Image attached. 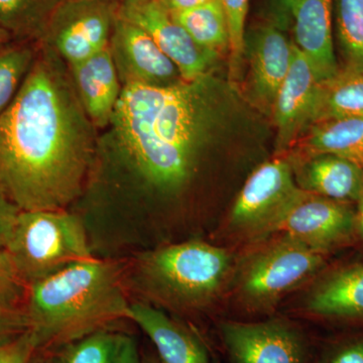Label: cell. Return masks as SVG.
Instances as JSON below:
<instances>
[{
  "instance_id": "cell-1",
  "label": "cell",
  "mask_w": 363,
  "mask_h": 363,
  "mask_svg": "<svg viewBox=\"0 0 363 363\" xmlns=\"http://www.w3.org/2000/svg\"><path fill=\"white\" fill-rule=\"evenodd\" d=\"M94 128L54 51L40 45L0 116V190L21 211L66 210L87 185Z\"/></svg>"
},
{
  "instance_id": "cell-2",
  "label": "cell",
  "mask_w": 363,
  "mask_h": 363,
  "mask_svg": "<svg viewBox=\"0 0 363 363\" xmlns=\"http://www.w3.org/2000/svg\"><path fill=\"white\" fill-rule=\"evenodd\" d=\"M220 95L210 73L169 87L123 85L111 123L136 181L169 195L188 185L218 124Z\"/></svg>"
},
{
  "instance_id": "cell-3",
  "label": "cell",
  "mask_w": 363,
  "mask_h": 363,
  "mask_svg": "<svg viewBox=\"0 0 363 363\" xmlns=\"http://www.w3.org/2000/svg\"><path fill=\"white\" fill-rule=\"evenodd\" d=\"M125 262L92 257L28 286L25 311L37 353L126 319Z\"/></svg>"
},
{
  "instance_id": "cell-4",
  "label": "cell",
  "mask_w": 363,
  "mask_h": 363,
  "mask_svg": "<svg viewBox=\"0 0 363 363\" xmlns=\"http://www.w3.org/2000/svg\"><path fill=\"white\" fill-rule=\"evenodd\" d=\"M131 255L124 267L126 290L179 309L211 302L231 262L225 250L202 240L159 245Z\"/></svg>"
},
{
  "instance_id": "cell-5",
  "label": "cell",
  "mask_w": 363,
  "mask_h": 363,
  "mask_svg": "<svg viewBox=\"0 0 363 363\" xmlns=\"http://www.w3.org/2000/svg\"><path fill=\"white\" fill-rule=\"evenodd\" d=\"M6 250L28 286L94 257L84 222L66 210L21 211Z\"/></svg>"
},
{
  "instance_id": "cell-6",
  "label": "cell",
  "mask_w": 363,
  "mask_h": 363,
  "mask_svg": "<svg viewBox=\"0 0 363 363\" xmlns=\"http://www.w3.org/2000/svg\"><path fill=\"white\" fill-rule=\"evenodd\" d=\"M118 0H66L52 16L39 45L55 50L69 66L111 44Z\"/></svg>"
},
{
  "instance_id": "cell-7",
  "label": "cell",
  "mask_w": 363,
  "mask_h": 363,
  "mask_svg": "<svg viewBox=\"0 0 363 363\" xmlns=\"http://www.w3.org/2000/svg\"><path fill=\"white\" fill-rule=\"evenodd\" d=\"M323 264L324 252L284 236L250 262L241 279V294L248 304L267 307L309 279Z\"/></svg>"
},
{
  "instance_id": "cell-8",
  "label": "cell",
  "mask_w": 363,
  "mask_h": 363,
  "mask_svg": "<svg viewBox=\"0 0 363 363\" xmlns=\"http://www.w3.org/2000/svg\"><path fill=\"white\" fill-rule=\"evenodd\" d=\"M303 191L294 176L291 161L276 159L264 162L253 172L236 198L229 223L236 230L269 233Z\"/></svg>"
},
{
  "instance_id": "cell-9",
  "label": "cell",
  "mask_w": 363,
  "mask_h": 363,
  "mask_svg": "<svg viewBox=\"0 0 363 363\" xmlns=\"http://www.w3.org/2000/svg\"><path fill=\"white\" fill-rule=\"evenodd\" d=\"M219 334L231 363H309V342L283 320L224 321Z\"/></svg>"
},
{
  "instance_id": "cell-10",
  "label": "cell",
  "mask_w": 363,
  "mask_h": 363,
  "mask_svg": "<svg viewBox=\"0 0 363 363\" xmlns=\"http://www.w3.org/2000/svg\"><path fill=\"white\" fill-rule=\"evenodd\" d=\"M118 16L149 33L178 67L184 81L210 73L219 54L198 45L159 0H121Z\"/></svg>"
},
{
  "instance_id": "cell-11",
  "label": "cell",
  "mask_w": 363,
  "mask_h": 363,
  "mask_svg": "<svg viewBox=\"0 0 363 363\" xmlns=\"http://www.w3.org/2000/svg\"><path fill=\"white\" fill-rule=\"evenodd\" d=\"M355 215L347 203L303 191L271 231L324 252L347 240L354 230Z\"/></svg>"
},
{
  "instance_id": "cell-12",
  "label": "cell",
  "mask_w": 363,
  "mask_h": 363,
  "mask_svg": "<svg viewBox=\"0 0 363 363\" xmlns=\"http://www.w3.org/2000/svg\"><path fill=\"white\" fill-rule=\"evenodd\" d=\"M121 82L169 87L183 82L178 67L149 33L117 13L109 44Z\"/></svg>"
},
{
  "instance_id": "cell-13",
  "label": "cell",
  "mask_w": 363,
  "mask_h": 363,
  "mask_svg": "<svg viewBox=\"0 0 363 363\" xmlns=\"http://www.w3.org/2000/svg\"><path fill=\"white\" fill-rule=\"evenodd\" d=\"M319 85L311 64L294 44L292 63L272 104L278 150L295 145L313 123Z\"/></svg>"
},
{
  "instance_id": "cell-14",
  "label": "cell",
  "mask_w": 363,
  "mask_h": 363,
  "mask_svg": "<svg viewBox=\"0 0 363 363\" xmlns=\"http://www.w3.org/2000/svg\"><path fill=\"white\" fill-rule=\"evenodd\" d=\"M293 45L274 26H262L253 33L250 49V95L269 113L292 63Z\"/></svg>"
},
{
  "instance_id": "cell-15",
  "label": "cell",
  "mask_w": 363,
  "mask_h": 363,
  "mask_svg": "<svg viewBox=\"0 0 363 363\" xmlns=\"http://www.w3.org/2000/svg\"><path fill=\"white\" fill-rule=\"evenodd\" d=\"M126 319L150 338L162 363H210L201 340L159 308L143 301H133Z\"/></svg>"
},
{
  "instance_id": "cell-16",
  "label": "cell",
  "mask_w": 363,
  "mask_h": 363,
  "mask_svg": "<svg viewBox=\"0 0 363 363\" xmlns=\"http://www.w3.org/2000/svg\"><path fill=\"white\" fill-rule=\"evenodd\" d=\"M74 86L95 128L111 123L123 86L109 47L70 66Z\"/></svg>"
},
{
  "instance_id": "cell-17",
  "label": "cell",
  "mask_w": 363,
  "mask_h": 363,
  "mask_svg": "<svg viewBox=\"0 0 363 363\" xmlns=\"http://www.w3.org/2000/svg\"><path fill=\"white\" fill-rule=\"evenodd\" d=\"M333 0H300L294 9V33L298 50L311 64L320 82L333 77L339 68L332 39Z\"/></svg>"
},
{
  "instance_id": "cell-18",
  "label": "cell",
  "mask_w": 363,
  "mask_h": 363,
  "mask_svg": "<svg viewBox=\"0 0 363 363\" xmlns=\"http://www.w3.org/2000/svg\"><path fill=\"white\" fill-rule=\"evenodd\" d=\"M305 161L297 178L298 187L335 201H359L363 193L362 167L334 155L310 156Z\"/></svg>"
},
{
  "instance_id": "cell-19",
  "label": "cell",
  "mask_w": 363,
  "mask_h": 363,
  "mask_svg": "<svg viewBox=\"0 0 363 363\" xmlns=\"http://www.w3.org/2000/svg\"><path fill=\"white\" fill-rule=\"evenodd\" d=\"M307 157L334 155L363 169V116L325 119L311 124L300 140Z\"/></svg>"
},
{
  "instance_id": "cell-20",
  "label": "cell",
  "mask_w": 363,
  "mask_h": 363,
  "mask_svg": "<svg viewBox=\"0 0 363 363\" xmlns=\"http://www.w3.org/2000/svg\"><path fill=\"white\" fill-rule=\"evenodd\" d=\"M307 307L322 317L363 318V264L346 267L325 279L313 290Z\"/></svg>"
},
{
  "instance_id": "cell-21",
  "label": "cell",
  "mask_w": 363,
  "mask_h": 363,
  "mask_svg": "<svg viewBox=\"0 0 363 363\" xmlns=\"http://www.w3.org/2000/svg\"><path fill=\"white\" fill-rule=\"evenodd\" d=\"M348 116H363V69L345 65L320 82L313 123Z\"/></svg>"
},
{
  "instance_id": "cell-22",
  "label": "cell",
  "mask_w": 363,
  "mask_h": 363,
  "mask_svg": "<svg viewBox=\"0 0 363 363\" xmlns=\"http://www.w3.org/2000/svg\"><path fill=\"white\" fill-rule=\"evenodd\" d=\"M66 0H0V28L14 40L40 44Z\"/></svg>"
},
{
  "instance_id": "cell-23",
  "label": "cell",
  "mask_w": 363,
  "mask_h": 363,
  "mask_svg": "<svg viewBox=\"0 0 363 363\" xmlns=\"http://www.w3.org/2000/svg\"><path fill=\"white\" fill-rule=\"evenodd\" d=\"M198 45L221 54L229 50V30L225 11L219 0L171 13Z\"/></svg>"
},
{
  "instance_id": "cell-24",
  "label": "cell",
  "mask_w": 363,
  "mask_h": 363,
  "mask_svg": "<svg viewBox=\"0 0 363 363\" xmlns=\"http://www.w3.org/2000/svg\"><path fill=\"white\" fill-rule=\"evenodd\" d=\"M123 334L104 328L45 351V363H116Z\"/></svg>"
},
{
  "instance_id": "cell-25",
  "label": "cell",
  "mask_w": 363,
  "mask_h": 363,
  "mask_svg": "<svg viewBox=\"0 0 363 363\" xmlns=\"http://www.w3.org/2000/svg\"><path fill=\"white\" fill-rule=\"evenodd\" d=\"M38 51L35 43L20 40L0 48V116L18 94Z\"/></svg>"
},
{
  "instance_id": "cell-26",
  "label": "cell",
  "mask_w": 363,
  "mask_h": 363,
  "mask_svg": "<svg viewBox=\"0 0 363 363\" xmlns=\"http://www.w3.org/2000/svg\"><path fill=\"white\" fill-rule=\"evenodd\" d=\"M335 13L345 65L363 69V0H335Z\"/></svg>"
},
{
  "instance_id": "cell-27",
  "label": "cell",
  "mask_w": 363,
  "mask_h": 363,
  "mask_svg": "<svg viewBox=\"0 0 363 363\" xmlns=\"http://www.w3.org/2000/svg\"><path fill=\"white\" fill-rule=\"evenodd\" d=\"M225 11L229 30L231 76L240 73L241 59L245 49V28L250 0H219Z\"/></svg>"
},
{
  "instance_id": "cell-28",
  "label": "cell",
  "mask_w": 363,
  "mask_h": 363,
  "mask_svg": "<svg viewBox=\"0 0 363 363\" xmlns=\"http://www.w3.org/2000/svg\"><path fill=\"white\" fill-rule=\"evenodd\" d=\"M28 286L21 281L6 250H0V307L23 310Z\"/></svg>"
},
{
  "instance_id": "cell-29",
  "label": "cell",
  "mask_w": 363,
  "mask_h": 363,
  "mask_svg": "<svg viewBox=\"0 0 363 363\" xmlns=\"http://www.w3.org/2000/svg\"><path fill=\"white\" fill-rule=\"evenodd\" d=\"M315 363H363V336L330 344Z\"/></svg>"
},
{
  "instance_id": "cell-30",
  "label": "cell",
  "mask_w": 363,
  "mask_h": 363,
  "mask_svg": "<svg viewBox=\"0 0 363 363\" xmlns=\"http://www.w3.org/2000/svg\"><path fill=\"white\" fill-rule=\"evenodd\" d=\"M28 331L30 324L23 310L0 307V347L18 340Z\"/></svg>"
},
{
  "instance_id": "cell-31",
  "label": "cell",
  "mask_w": 363,
  "mask_h": 363,
  "mask_svg": "<svg viewBox=\"0 0 363 363\" xmlns=\"http://www.w3.org/2000/svg\"><path fill=\"white\" fill-rule=\"evenodd\" d=\"M35 353V341L28 331L18 340L0 347V363H28Z\"/></svg>"
},
{
  "instance_id": "cell-32",
  "label": "cell",
  "mask_w": 363,
  "mask_h": 363,
  "mask_svg": "<svg viewBox=\"0 0 363 363\" xmlns=\"http://www.w3.org/2000/svg\"><path fill=\"white\" fill-rule=\"evenodd\" d=\"M21 210L0 190V250H6Z\"/></svg>"
},
{
  "instance_id": "cell-33",
  "label": "cell",
  "mask_w": 363,
  "mask_h": 363,
  "mask_svg": "<svg viewBox=\"0 0 363 363\" xmlns=\"http://www.w3.org/2000/svg\"><path fill=\"white\" fill-rule=\"evenodd\" d=\"M116 363H142L140 348L135 337L123 334Z\"/></svg>"
},
{
  "instance_id": "cell-34",
  "label": "cell",
  "mask_w": 363,
  "mask_h": 363,
  "mask_svg": "<svg viewBox=\"0 0 363 363\" xmlns=\"http://www.w3.org/2000/svg\"><path fill=\"white\" fill-rule=\"evenodd\" d=\"M159 1L169 13H174L201 6L209 0H159Z\"/></svg>"
},
{
  "instance_id": "cell-35",
  "label": "cell",
  "mask_w": 363,
  "mask_h": 363,
  "mask_svg": "<svg viewBox=\"0 0 363 363\" xmlns=\"http://www.w3.org/2000/svg\"><path fill=\"white\" fill-rule=\"evenodd\" d=\"M298 1L300 0H276L279 21H283L284 23V20H286L290 16H292L294 9Z\"/></svg>"
},
{
  "instance_id": "cell-36",
  "label": "cell",
  "mask_w": 363,
  "mask_h": 363,
  "mask_svg": "<svg viewBox=\"0 0 363 363\" xmlns=\"http://www.w3.org/2000/svg\"><path fill=\"white\" fill-rule=\"evenodd\" d=\"M13 40H14L13 37L6 30H4V28H0V48L9 45Z\"/></svg>"
},
{
  "instance_id": "cell-37",
  "label": "cell",
  "mask_w": 363,
  "mask_h": 363,
  "mask_svg": "<svg viewBox=\"0 0 363 363\" xmlns=\"http://www.w3.org/2000/svg\"><path fill=\"white\" fill-rule=\"evenodd\" d=\"M142 363H162L157 355H147V357H142Z\"/></svg>"
},
{
  "instance_id": "cell-38",
  "label": "cell",
  "mask_w": 363,
  "mask_h": 363,
  "mask_svg": "<svg viewBox=\"0 0 363 363\" xmlns=\"http://www.w3.org/2000/svg\"><path fill=\"white\" fill-rule=\"evenodd\" d=\"M359 214H358V224H359L360 229H362L363 233V193L362 198L359 200Z\"/></svg>"
},
{
  "instance_id": "cell-39",
  "label": "cell",
  "mask_w": 363,
  "mask_h": 363,
  "mask_svg": "<svg viewBox=\"0 0 363 363\" xmlns=\"http://www.w3.org/2000/svg\"><path fill=\"white\" fill-rule=\"evenodd\" d=\"M28 363H45L44 359H40V358H37L35 357V354L33 355L32 359H30V362Z\"/></svg>"
},
{
  "instance_id": "cell-40",
  "label": "cell",
  "mask_w": 363,
  "mask_h": 363,
  "mask_svg": "<svg viewBox=\"0 0 363 363\" xmlns=\"http://www.w3.org/2000/svg\"></svg>"
}]
</instances>
